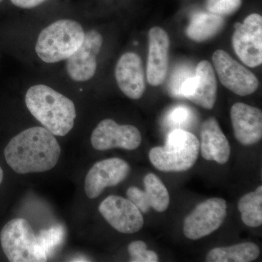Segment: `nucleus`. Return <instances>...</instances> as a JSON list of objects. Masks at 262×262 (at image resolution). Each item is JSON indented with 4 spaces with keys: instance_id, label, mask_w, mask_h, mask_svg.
<instances>
[{
    "instance_id": "nucleus-13",
    "label": "nucleus",
    "mask_w": 262,
    "mask_h": 262,
    "mask_svg": "<svg viewBox=\"0 0 262 262\" xmlns=\"http://www.w3.org/2000/svg\"><path fill=\"white\" fill-rule=\"evenodd\" d=\"M130 167L125 160L114 158L97 162L84 180V191L90 199L98 198L106 187H115L127 178Z\"/></svg>"
},
{
    "instance_id": "nucleus-29",
    "label": "nucleus",
    "mask_w": 262,
    "mask_h": 262,
    "mask_svg": "<svg viewBox=\"0 0 262 262\" xmlns=\"http://www.w3.org/2000/svg\"><path fill=\"white\" fill-rule=\"evenodd\" d=\"M2 1H3V0H0V3H1Z\"/></svg>"
},
{
    "instance_id": "nucleus-25",
    "label": "nucleus",
    "mask_w": 262,
    "mask_h": 262,
    "mask_svg": "<svg viewBox=\"0 0 262 262\" xmlns=\"http://www.w3.org/2000/svg\"><path fill=\"white\" fill-rule=\"evenodd\" d=\"M191 113L189 108L185 106H178L173 108L168 116V120L174 125H183L189 121Z\"/></svg>"
},
{
    "instance_id": "nucleus-19",
    "label": "nucleus",
    "mask_w": 262,
    "mask_h": 262,
    "mask_svg": "<svg viewBox=\"0 0 262 262\" xmlns=\"http://www.w3.org/2000/svg\"><path fill=\"white\" fill-rule=\"evenodd\" d=\"M224 26V17L209 12H198L193 15L186 33L192 40L204 42L217 35Z\"/></svg>"
},
{
    "instance_id": "nucleus-11",
    "label": "nucleus",
    "mask_w": 262,
    "mask_h": 262,
    "mask_svg": "<svg viewBox=\"0 0 262 262\" xmlns=\"http://www.w3.org/2000/svg\"><path fill=\"white\" fill-rule=\"evenodd\" d=\"M98 210L106 222L122 233H136L144 226L142 213L130 200L122 196H108Z\"/></svg>"
},
{
    "instance_id": "nucleus-14",
    "label": "nucleus",
    "mask_w": 262,
    "mask_h": 262,
    "mask_svg": "<svg viewBox=\"0 0 262 262\" xmlns=\"http://www.w3.org/2000/svg\"><path fill=\"white\" fill-rule=\"evenodd\" d=\"M146 77L149 83L159 86L163 83L168 73L170 38L166 31L155 27L149 32Z\"/></svg>"
},
{
    "instance_id": "nucleus-1",
    "label": "nucleus",
    "mask_w": 262,
    "mask_h": 262,
    "mask_svg": "<svg viewBox=\"0 0 262 262\" xmlns=\"http://www.w3.org/2000/svg\"><path fill=\"white\" fill-rule=\"evenodd\" d=\"M4 154L7 163L16 173H42L56 166L61 147L46 127H33L14 136Z\"/></svg>"
},
{
    "instance_id": "nucleus-18",
    "label": "nucleus",
    "mask_w": 262,
    "mask_h": 262,
    "mask_svg": "<svg viewBox=\"0 0 262 262\" xmlns=\"http://www.w3.org/2000/svg\"><path fill=\"white\" fill-rule=\"evenodd\" d=\"M200 149L205 160L225 164L230 157V145L214 117L203 122L201 130Z\"/></svg>"
},
{
    "instance_id": "nucleus-15",
    "label": "nucleus",
    "mask_w": 262,
    "mask_h": 262,
    "mask_svg": "<svg viewBox=\"0 0 262 262\" xmlns=\"http://www.w3.org/2000/svg\"><path fill=\"white\" fill-rule=\"evenodd\" d=\"M115 78L117 85L127 97L134 100L142 97L146 84L140 56L132 52L124 53L117 61Z\"/></svg>"
},
{
    "instance_id": "nucleus-27",
    "label": "nucleus",
    "mask_w": 262,
    "mask_h": 262,
    "mask_svg": "<svg viewBox=\"0 0 262 262\" xmlns=\"http://www.w3.org/2000/svg\"><path fill=\"white\" fill-rule=\"evenodd\" d=\"M11 3L18 8L31 9L42 4L46 0H10Z\"/></svg>"
},
{
    "instance_id": "nucleus-7",
    "label": "nucleus",
    "mask_w": 262,
    "mask_h": 262,
    "mask_svg": "<svg viewBox=\"0 0 262 262\" xmlns=\"http://www.w3.org/2000/svg\"><path fill=\"white\" fill-rule=\"evenodd\" d=\"M232 46L239 59L251 68L262 63V17L253 13L234 25Z\"/></svg>"
},
{
    "instance_id": "nucleus-2",
    "label": "nucleus",
    "mask_w": 262,
    "mask_h": 262,
    "mask_svg": "<svg viewBox=\"0 0 262 262\" xmlns=\"http://www.w3.org/2000/svg\"><path fill=\"white\" fill-rule=\"evenodd\" d=\"M25 101L33 116L53 135L64 136L73 128L77 117L75 103L54 89L45 84L32 86Z\"/></svg>"
},
{
    "instance_id": "nucleus-3",
    "label": "nucleus",
    "mask_w": 262,
    "mask_h": 262,
    "mask_svg": "<svg viewBox=\"0 0 262 262\" xmlns=\"http://www.w3.org/2000/svg\"><path fill=\"white\" fill-rule=\"evenodd\" d=\"M84 34L82 26L75 20H57L39 34L36 43V53L46 63L63 61L80 48Z\"/></svg>"
},
{
    "instance_id": "nucleus-21",
    "label": "nucleus",
    "mask_w": 262,
    "mask_h": 262,
    "mask_svg": "<svg viewBox=\"0 0 262 262\" xmlns=\"http://www.w3.org/2000/svg\"><path fill=\"white\" fill-rule=\"evenodd\" d=\"M241 219L245 225L250 227H258L262 225V187L245 194L237 204Z\"/></svg>"
},
{
    "instance_id": "nucleus-4",
    "label": "nucleus",
    "mask_w": 262,
    "mask_h": 262,
    "mask_svg": "<svg viewBox=\"0 0 262 262\" xmlns=\"http://www.w3.org/2000/svg\"><path fill=\"white\" fill-rule=\"evenodd\" d=\"M200 152V141L192 133L176 129L168 134L164 146L150 150V162L164 172H182L195 164Z\"/></svg>"
},
{
    "instance_id": "nucleus-10",
    "label": "nucleus",
    "mask_w": 262,
    "mask_h": 262,
    "mask_svg": "<svg viewBox=\"0 0 262 262\" xmlns=\"http://www.w3.org/2000/svg\"><path fill=\"white\" fill-rule=\"evenodd\" d=\"M179 96L206 110H212L217 98V81L213 66L202 61L196 66L195 73L183 82Z\"/></svg>"
},
{
    "instance_id": "nucleus-20",
    "label": "nucleus",
    "mask_w": 262,
    "mask_h": 262,
    "mask_svg": "<svg viewBox=\"0 0 262 262\" xmlns=\"http://www.w3.org/2000/svg\"><path fill=\"white\" fill-rule=\"evenodd\" d=\"M260 254L257 245L251 242L243 243L211 250L206 256L208 262H250L254 261Z\"/></svg>"
},
{
    "instance_id": "nucleus-16",
    "label": "nucleus",
    "mask_w": 262,
    "mask_h": 262,
    "mask_svg": "<svg viewBox=\"0 0 262 262\" xmlns=\"http://www.w3.org/2000/svg\"><path fill=\"white\" fill-rule=\"evenodd\" d=\"M234 137L241 144L253 145L262 138V113L244 103H235L230 110Z\"/></svg>"
},
{
    "instance_id": "nucleus-28",
    "label": "nucleus",
    "mask_w": 262,
    "mask_h": 262,
    "mask_svg": "<svg viewBox=\"0 0 262 262\" xmlns=\"http://www.w3.org/2000/svg\"><path fill=\"white\" fill-rule=\"evenodd\" d=\"M3 177H4V173H3V169H2L1 166H0V184L3 182Z\"/></svg>"
},
{
    "instance_id": "nucleus-22",
    "label": "nucleus",
    "mask_w": 262,
    "mask_h": 262,
    "mask_svg": "<svg viewBox=\"0 0 262 262\" xmlns=\"http://www.w3.org/2000/svg\"><path fill=\"white\" fill-rule=\"evenodd\" d=\"M64 237L65 229L61 226H55L51 228L44 229L36 235L38 246L48 259L59 248Z\"/></svg>"
},
{
    "instance_id": "nucleus-9",
    "label": "nucleus",
    "mask_w": 262,
    "mask_h": 262,
    "mask_svg": "<svg viewBox=\"0 0 262 262\" xmlns=\"http://www.w3.org/2000/svg\"><path fill=\"white\" fill-rule=\"evenodd\" d=\"M91 141L93 147L98 151L114 148L134 150L141 145L142 137L134 125H119L112 119H105L93 131Z\"/></svg>"
},
{
    "instance_id": "nucleus-5",
    "label": "nucleus",
    "mask_w": 262,
    "mask_h": 262,
    "mask_svg": "<svg viewBox=\"0 0 262 262\" xmlns=\"http://www.w3.org/2000/svg\"><path fill=\"white\" fill-rule=\"evenodd\" d=\"M3 252L11 262L46 261L32 226L24 219L10 220L0 232Z\"/></svg>"
},
{
    "instance_id": "nucleus-6",
    "label": "nucleus",
    "mask_w": 262,
    "mask_h": 262,
    "mask_svg": "<svg viewBox=\"0 0 262 262\" xmlns=\"http://www.w3.org/2000/svg\"><path fill=\"white\" fill-rule=\"evenodd\" d=\"M227 216V203L224 199L211 198L200 203L184 222V235L196 241L209 235L223 225Z\"/></svg>"
},
{
    "instance_id": "nucleus-23",
    "label": "nucleus",
    "mask_w": 262,
    "mask_h": 262,
    "mask_svg": "<svg viewBox=\"0 0 262 262\" xmlns=\"http://www.w3.org/2000/svg\"><path fill=\"white\" fill-rule=\"evenodd\" d=\"M242 0H207L208 12L220 16H228L238 10Z\"/></svg>"
},
{
    "instance_id": "nucleus-26",
    "label": "nucleus",
    "mask_w": 262,
    "mask_h": 262,
    "mask_svg": "<svg viewBox=\"0 0 262 262\" xmlns=\"http://www.w3.org/2000/svg\"><path fill=\"white\" fill-rule=\"evenodd\" d=\"M190 72V71H189ZM187 70H182L179 71L176 74L175 77H173V80L170 83V91L174 96H179V91H180L181 87H182L183 82L185 81L189 76L192 75L191 72Z\"/></svg>"
},
{
    "instance_id": "nucleus-17",
    "label": "nucleus",
    "mask_w": 262,
    "mask_h": 262,
    "mask_svg": "<svg viewBox=\"0 0 262 262\" xmlns=\"http://www.w3.org/2000/svg\"><path fill=\"white\" fill-rule=\"evenodd\" d=\"M145 191L131 187L127 189V199L130 200L143 213L152 208L158 212L166 211L170 203L168 189L154 173H148L144 179Z\"/></svg>"
},
{
    "instance_id": "nucleus-12",
    "label": "nucleus",
    "mask_w": 262,
    "mask_h": 262,
    "mask_svg": "<svg viewBox=\"0 0 262 262\" xmlns=\"http://www.w3.org/2000/svg\"><path fill=\"white\" fill-rule=\"evenodd\" d=\"M102 44V36L97 31L91 30L84 34L80 48L67 59L66 69L72 80L85 82L93 78L97 69L96 57Z\"/></svg>"
},
{
    "instance_id": "nucleus-8",
    "label": "nucleus",
    "mask_w": 262,
    "mask_h": 262,
    "mask_svg": "<svg viewBox=\"0 0 262 262\" xmlns=\"http://www.w3.org/2000/svg\"><path fill=\"white\" fill-rule=\"evenodd\" d=\"M212 59L220 82L234 94L246 96L253 94L258 89V81L256 76L227 52L217 50Z\"/></svg>"
},
{
    "instance_id": "nucleus-24",
    "label": "nucleus",
    "mask_w": 262,
    "mask_h": 262,
    "mask_svg": "<svg viewBox=\"0 0 262 262\" xmlns=\"http://www.w3.org/2000/svg\"><path fill=\"white\" fill-rule=\"evenodd\" d=\"M128 252L132 262H157L159 261L157 253L147 250V245L141 241H134L128 246Z\"/></svg>"
}]
</instances>
